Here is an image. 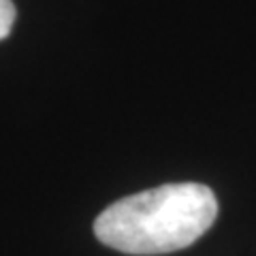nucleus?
Here are the masks:
<instances>
[{
    "label": "nucleus",
    "mask_w": 256,
    "mask_h": 256,
    "mask_svg": "<svg viewBox=\"0 0 256 256\" xmlns=\"http://www.w3.org/2000/svg\"><path fill=\"white\" fill-rule=\"evenodd\" d=\"M216 216L218 201L207 186L164 184L109 205L96 218L94 235L124 254H169L203 237Z\"/></svg>",
    "instance_id": "1"
},
{
    "label": "nucleus",
    "mask_w": 256,
    "mask_h": 256,
    "mask_svg": "<svg viewBox=\"0 0 256 256\" xmlns=\"http://www.w3.org/2000/svg\"><path fill=\"white\" fill-rule=\"evenodd\" d=\"M15 15L18 13H15V4L11 0H0V41L11 34Z\"/></svg>",
    "instance_id": "2"
}]
</instances>
